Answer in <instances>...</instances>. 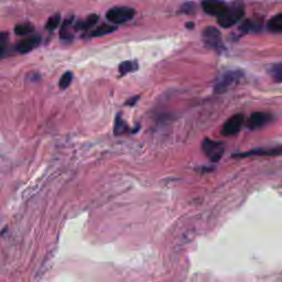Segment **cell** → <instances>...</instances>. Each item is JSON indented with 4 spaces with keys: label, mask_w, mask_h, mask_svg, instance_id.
<instances>
[{
    "label": "cell",
    "mask_w": 282,
    "mask_h": 282,
    "mask_svg": "<svg viewBox=\"0 0 282 282\" xmlns=\"http://www.w3.org/2000/svg\"><path fill=\"white\" fill-rule=\"evenodd\" d=\"M245 14V8L240 0L233 3L219 17V25L223 28H231L242 19Z\"/></svg>",
    "instance_id": "1"
},
{
    "label": "cell",
    "mask_w": 282,
    "mask_h": 282,
    "mask_svg": "<svg viewBox=\"0 0 282 282\" xmlns=\"http://www.w3.org/2000/svg\"><path fill=\"white\" fill-rule=\"evenodd\" d=\"M202 150L210 161L213 162H217L220 161L223 155H224V145L220 141H215V140H210L208 138L204 139L202 143Z\"/></svg>",
    "instance_id": "2"
},
{
    "label": "cell",
    "mask_w": 282,
    "mask_h": 282,
    "mask_svg": "<svg viewBox=\"0 0 282 282\" xmlns=\"http://www.w3.org/2000/svg\"><path fill=\"white\" fill-rule=\"evenodd\" d=\"M134 16V10L128 7H116L111 8L106 14L107 20L114 25H122L129 20H131Z\"/></svg>",
    "instance_id": "3"
},
{
    "label": "cell",
    "mask_w": 282,
    "mask_h": 282,
    "mask_svg": "<svg viewBox=\"0 0 282 282\" xmlns=\"http://www.w3.org/2000/svg\"><path fill=\"white\" fill-rule=\"evenodd\" d=\"M244 122H245V118L242 114L234 115L231 117V118L227 119L224 125H223L221 132L223 136H227V137L234 136V134H236L240 131Z\"/></svg>",
    "instance_id": "4"
},
{
    "label": "cell",
    "mask_w": 282,
    "mask_h": 282,
    "mask_svg": "<svg viewBox=\"0 0 282 282\" xmlns=\"http://www.w3.org/2000/svg\"><path fill=\"white\" fill-rule=\"evenodd\" d=\"M272 120V116L267 113H261V111H258V113L251 114L248 119H247L246 125L251 130L254 129H259L263 126H266L267 123Z\"/></svg>",
    "instance_id": "5"
},
{
    "label": "cell",
    "mask_w": 282,
    "mask_h": 282,
    "mask_svg": "<svg viewBox=\"0 0 282 282\" xmlns=\"http://www.w3.org/2000/svg\"><path fill=\"white\" fill-rule=\"evenodd\" d=\"M219 29L214 27H207L204 29L203 31V38L205 40V43L209 45L210 48L220 50L222 46V37Z\"/></svg>",
    "instance_id": "6"
},
{
    "label": "cell",
    "mask_w": 282,
    "mask_h": 282,
    "mask_svg": "<svg viewBox=\"0 0 282 282\" xmlns=\"http://www.w3.org/2000/svg\"><path fill=\"white\" fill-rule=\"evenodd\" d=\"M202 8L209 16L220 17L226 10L227 5L223 0H203Z\"/></svg>",
    "instance_id": "7"
},
{
    "label": "cell",
    "mask_w": 282,
    "mask_h": 282,
    "mask_svg": "<svg viewBox=\"0 0 282 282\" xmlns=\"http://www.w3.org/2000/svg\"><path fill=\"white\" fill-rule=\"evenodd\" d=\"M239 76H240L239 72H228L225 75H223L222 79L217 82V84L215 85V92L224 93L233 84L236 83V82L239 80Z\"/></svg>",
    "instance_id": "8"
},
{
    "label": "cell",
    "mask_w": 282,
    "mask_h": 282,
    "mask_svg": "<svg viewBox=\"0 0 282 282\" xmlns=\"http://www.w3.org/2000/svg\"><path fill=\"white\" fill-rule=\"evenodd\" d=\"M282 155V146L269 149H255L243 154H236L235 158H248V157H268V156H280Z\"/></svg>",
    "instance_id": "9"
},
{
    "label": "cell",
    "mask_w": 282,
    "mask_h": 282,
    "mask_svg": "<svg viewBox=\"0 0 282 282\" xmlns=\"http://www.w3.org/2000/svg\"><path fill=\"white\" fill-rule=\"evenodd\" d=\"M40 38L38 35H30V37L22 39L21 41H19L17 44V51L19 53H28L32 50H34L37 46L40 44Z\"/></svg>",
    "instance_id": "10"
},
{
    "label": "cell",
    "mask_w": 282,
    "mask_h": 282,
    "mask_svg": "<svg viewBox=\"0 0 282 282\" xmlns=\"http://www.w3.org/2000/svg\"><path fill=\"white\" fill-rule=\"evenodd\" d=\"M262 27V21L261 19H258V18H254V19L246 20L242 27H240V30L243 32H258Z\"/></svg>",
    "instance_id": "11"
},
{
    "label": "cell",
    "mask_w": 282,
    "mask_h": 282,
    "mask_svg": "<svg viewBox=\"0 0 282 282\" xmlns=\"http://www.w3.org/2000/svg\"><path fill=\"white\" fill-rule=\"evenodd\" d=\"M269 31L274 33H282V13L275 15L268 22Z\"/></svg>",
    "instance_id": "12"
},
{
    "label": "cell",
    "mask_w": 282,
    "mask_h": 282,
    "mask_svg": "<svg viewBox=\"0 0 282 282\" xmlns=\"http://www.w3.org/2000/svg\"><path fill=\"white\" fill-rule=\"evenodd\" d=\"M117 27L115 26H111V25H103L101 27L96 28L95 30H93L91 35L92 37H102V35H106V34H109L111 32L116 31Z\"/></svg>",
    "instance_id": "13"
},
{
    "label": "cell",
    "mask_w": 282,
    "mask_h": 282,
    "mask_svg": "<svg viewBox=\"0 0 282 282\" xmlns=\"http://www.w3.org/2000/svg\"><path fill=\"white\" fill-rule=\"evenodd\" d=\"M269 74L274 82L282 83V63H277L270 67Z\"/></svg>",
    "instance_id": "14"
},
{
    "label": "cell",
    "mask_w": 282,
    "mask_h": 282,
    "mask_svg": "<svg viewBox=\"0 0 282 282\" xmlns=\"http://www.w3.org/2000/svg\"><path fill=\"white\" fill-rule=\"evenodd\" d=\"M138 68V63L136 61H125L119 65V73L121 75L133 72Z\"/></svg>",
    "instance_id": "15"
},
{
    "label": "cell",
    "mask_w": 282,
    "mask_h": 282,
    "mask_svg": "<svg viewBox=\"0 0 282 282\" xmlns=\"http://www.w3.org/2000/svg\"><path fill=\"white\" fill-rule=\"evenodd\" d=\"M33 30H34V28L31 23H21V25H18L15 28V33L17 35H20V37H22V35L30 34L31 32H33Z\"/></svg>",
    "instance_id": "16"
},
{
    "label": "cell",
    "mask_w": 282,
    "mask_h": 282,
    "mask_svg": "<svg viewBox=\"0 0 282 282\" xmlns=\"http://www.w3.org/2000/svg\"><path fill=\"white\" fill-rule=\"evenodd\" d=\"M72 21H73V19H68V20H65L63 22V26L61 28V32H60L61 39L68 40V39L72 38V34H70V32H69L70 26H72Z\"/></svg>",
    "instance_id": "17"
},
{
    "label": "cell",
    "mask_w": 282,
    "mask_h": 282,
    "mask_svg": "<svg viewBox=\"0 0 282 282\" xmlns=\"http://www.w3.org/2000/svg\"><path fill=\"white\" fill-rule=\"evenodd\" d=\"M98 19H99V18H98L97 15H91L83 23H81V25L78 26V29H84V30H87V29H91L92 27H94V26L96 25Z\"/></svg>",
    "instance_id": "18"
},
{
    "label": "cell",
    "mask_w": 282,
    "mask_h": 282,
    "mask_svg": "<svg viewBox=\"0 0 282 282\" xmlns=\"http://www.w3.org/2000/svg\"><path fill=\"white\" fill-rule=\"evenodd\" d=\"M60 21H61L60 15L53 16L52 18H50L49 21L46 22L45 29H46V30H49V31H54L55 29H57V27L60 26Z\"/></svg>",
    "instance_id": "19"
},
{
    "label": "cell",
    "mask_w": 282,
    "mask_h": 282,
    "mask_svg": "<svg viewBox=\"0 0 282 282\" xmlns=\"http://www.w3.org/2000/svg\"><path fill=\"white\" fill-rule=\"evenodd\" d=\"M72 80H73V73L72 72H66L62 75V78L58 82V85H60L61 90H65L69 86V84L72 83Z\"/></svg>",
    "instance_id": "20"
},
{
    "label": "cell",
    "mask_w": 282,
    "mask_h": 282,
    "mask_svg": "<svg viewBox=\"0 0 282 282\" xmlns=\"http://www.w3.org/2000/svg\"><path fill=\"white\" fill-rule=\"evenodd\" d=\"M125 130H127L126 122L120 118V116H118V117H117L116 123H115V133L116 134H121V133L125 132Z\"/></svg>",
    "instance_id": "21"
},
{
    "label": "cell",
    "mask_w": 282,
    "mask_h": 282,
    "mask_svg": "<svg viewBox=\"0 0 282 282\" xmlns=\"http://www.w3.org/2000/svg\"><path fill=\"white\" fill-rule=\"evenodd\" d=\"M181 13L187 14V15L194 14V13H195V5H194L193 3H186V4H184L183 6H182V8H181Z\"/></svg>",
    "instance_id": "22"
},
{
    "label": "cell",
    "mask_w": 282,
    "mask_h": 282,
    "mask_svg": "<svg viewBox=\"0 0 282 282\" xmlns=\"http://www.w3.org/2000/svg\"><path fill=\"white\" fill-rule=\"evenodd\" d=\"M6 38H7V34H5V33H0V46H2V43L4 42Z\"/></svg>",
    "instance_id": "23"
},
{
    "label": "cell",
    "mask_w": 282,
    "mask_h": 282,
    "mask_svg": "<svg viewBox=\"0 0 282 282\" xmlns=\"http://www.w3.org/2000/svg\"><path fill=\"white\" fill-rule=\"evenodd\" d=\"M138 99H139L138 96H134V97L131 99V101H128L127 104H129V105H133L134 103H136V101H138Z\"/></svg>",
    "instance_id": "24"
},
{
    "label": "cell",
    "mask_w": 282,
    "mask_h": 282,
    "mask_svg": "<svg viewBox=\"0 0 282 282\" xmlns=\"http://www.w3.org/2000/svg\"><path fill=\"white\" fill-rule=\"evenodd\" d=\"M3 51H4L3 48H2V46H0V56H2V54H3Z\"/></svg>",
    "instance_id": "25"
}]
</instances>
